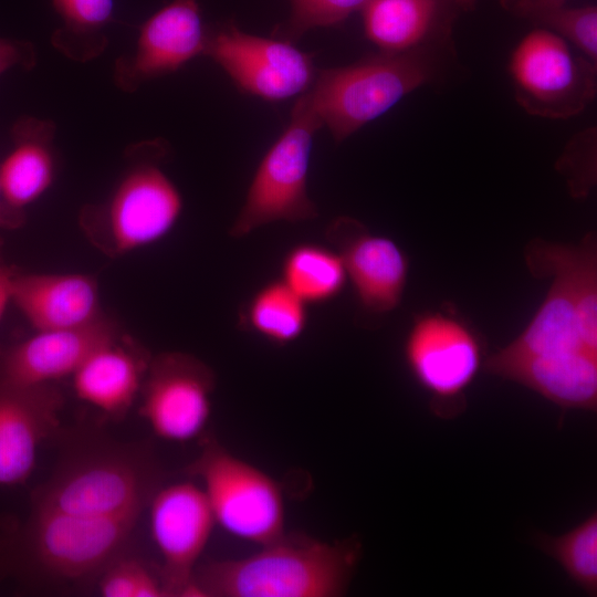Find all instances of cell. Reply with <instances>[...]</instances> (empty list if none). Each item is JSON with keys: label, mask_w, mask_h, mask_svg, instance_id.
Wrapping results in <instances>:
<instances>
[{"label": "cell", "mask_w": 597, "mask_h": 597, "mask_svg": "<svg viewBox=\"0 0 597 597\" xmlns=\"http://www.w3.org/2000/svg\"><path fill=\"white\" fill-rule=\"evenodd\" d=\"M541 306L524 331L489 356L484 369L520 384L564 410L597 409V344L585 336L578 307L597 304V270L585 259L552 265Z\"/></svg>", "instance_id": "obj_1"}, {"label": "cell", "mask_w": 597, "mask_h": 597, "mask_svg": "<svg viewBox=\"0 0 597 597\" xmlns=\"http://www.w3.org/2000/svg\"><path fill=\"white\" fill-rule=\"evenodd\" d=\"M261 547L243 558L197 567L195 597L343 596L362 556L355 537L329 543L284 533Z\"/></svg>", "instance_id": "obj_2"}, {"label": "cell", "mask_w": 597, "mask_h": 597, "mask_svg": "<svg viewBox=\"0 0 597 597\" xmlns=\"http://www.w3.org/2000/svg\"><path fill=\"white\" fill-rule=\"evenodd\" d=\"M146 444L88 441L67 450L33 493L31 512L83 519L139 517L159 486Z\"/></svg>", "instance_id": "obj_3"}, {"label": "cell", "mask_w": 597, "mask_h": 597, "mask_svg": "<svg viewBox=\"0 0 597 597\" xmlns=\"http://www.w3.org/2000/svg\"><path fill=\"white\" fill-rule=\"evenodd\" d=\"M168 149L163 138L129 146L128 165L109 196L82 208L81 230L103 254L126 255L160 241L175 228L184 200L161 167Z\"/></svg>", "instance_id": "obj_4"}, {"label": "cell", "mask_w": 597, "mask_h": 597, "mask_svg": "<svg viewBox=\"0 0 597 597\" xmlns=\"http://www.w3.org/2000/svg\"><path fill=\"white\" fill-rule=\"evenodd\" d=\"M138 517L83 519L30 512L0 540V572L27 579L78 583L125 553Z\"/></svg>", "instance_id": "obj_5"}, {"label": "cell", "mask_w": 597, "mask_h": 597, "mask_svg": "<svg viewBox=\"0 0 597 597\" xmlns=\"http://www.w3.org/2000/svg\"><path fill=\"white\" fill-rule=\"evenodd\" d=\"M434 74L428 48L379 52L350 65L318 70L304 94L322 126L341 143L429 83Z\"/></svg>", "instance_id": "obj_6"}, {"label": "cell", "mask_w": 597, "mask_h": 597, "mask_svg": "<svg viewBox=\"0 0 597 597\" xmlns=\"http://www.w3.org/2000/svg\"><path fill=\"white\" fill-rule=\"evenodd\" d=\"M323 127L303 93L286 128L265 153L248 188L243 205L230 227L234 239L279 221L297 223L318 217L307 190L315 133Z\"/></svg>", "instance_id": "obj_7"}, {"label": "cell", "mask_w": 597, "mask_h": 597, "mask_svg": "<svg viewBox=\"0 0 597 597\" xmlns=\"http://www.w3.org/2000/svg\"><path fill=\"white\" fill-rule=\"evenodd\" d=\"M185 472L201 481L216 523L229 534L262 546L285 533L280 485L216 439H206L199 455Z\"/></svg>", "instance_id": "obj_8"}, {"label": "cell", "mask_w": 597, "mask_h": 597, "mask_svg": "<svg viewBox=\"0 0 597 597\" xmlns=\"http://www.w3.org/2000/svg\"><path fill=\"white\" fill-rule=\"evenodd\" d=\"M507 70L516 102L533 116L567 119L582 113L597 93L596 64L545 28H535L517 42Z\"/></svg>", "instance_id": "obj_9"}, {"label": "cell", "mask_w": 597, "mask_h": 597, "mask_svg": "<svg viewBox=\"0 0 597 597\" xmlns=\"http://www.w3.org/2000/svg\"><path fill=\"white\" fill-rule=\"evenodd\" d=\"M404 358L413 379L430 395L432 410L443 418L464 407V391L484 363L475 332L440 312L415 316L404 343Z\"/></svg>", "instance_id": "obj_10"}, {"label": "cell", "mask_w": 597, "mask_h": 597, "mask_svg": "<svg viewBox=\"0 0 597 597\" xmlns=\"http://www.w3.org/2000/svg\"><path fill=\"white\" fill-rule=\"evenodd\" d=\"M203 55L239 90L270 102L303 94L317 72L313 56L292 42L243 32L233 22L208 31Z\"/></svg>", "instance_id": "obj_11"}, {"label": "cell", "mask_w": 597, "mask_h": 597, "mask_svg": "<svg viewBox=\"0 0 597 597\" xmlns=\"http://www.w3.org/2000/svg\"><path fill=\"white\" fill-rule=\"evenodd\" d=\"M216 377L210 367L184 352L150 358L139 392V415L154 433L171 442L190 441L211 415Z\"/></svg>", "instance_id": "obj_12"}, {"label": "cell", "mask_w": 597, "mask_h": 597, "mask_svg": "<svg viewBox=\"0 0 597 597\" xmlns=\"http://www.w3.org/2000/svg\"><path fill=\"white\" fill-rule=\"evenodd\" d=\"M153 540L160 553L166 596L195 597L197 564L216 524L201 486L184 481L158 488L149 501Z\"/></svg>", "instance_id": "obj_13"}, {"label": "cell", "mask_w": 597, "mask_h": 597, "mask_svg": "<svg viewBox=\"0 0 597 597\" xmlns=\"http://www.w3.org/2000/svg\"><path fill=\"white\" fill-rule=\"evenodd\" d=\"M207 39L198 0H174L143 23L133 50L116 60L114 83L133 93L203 55Z\"/></svg>", "instance_id": "obj_14"}, {"label": "cell", "mask_w": 597, "mask_h": 597, "mask_svg": "<svg viewBox=\"0 0 597 597\" xmlns=\"http://www.w3.org/2000/svg\"><path fill=\"white\" fill-rule=\"evenodd\" d=\"M325 233L343 261L363 310L386 314L397 308L409 273L402 249L394 240L371 233L352 217L335 218Z\"/></svg>", "instance_id": "obj_15"}, {"label": "cell", "mask_w": 597, "mask_h": 597, "mask_svg": "<svg viewBox=\"0 0 597 597\" xmlns=\"http://www.w3.org/2000/svg\"><path fill=\"white\" fill-rule=\"evenodd\" d=\"M119 333L104 316L80 328L35 331L32 336L0 347V390L51 385L72 376L102 344Z\"/></svg>", "instance_id": "obj_16"}, {"label": "cell", "mask_w": 597, "mask_h": 597, "mask_svg": "<svg viewBox=\"0 0 597 597\" xmlns=\"http://www.w3.org/2000/svg\"><path fill=\"white\" fill-rule=\"evenodd\" d=\"M63 396L54 386L0 390V485L23 484L41 443L59 426Z\"/></svg>", "instance_id": "obj_17"}, {"label": "cell", "mask_w": 597, "mask_h": 597, "mask_svg": "<svg viewBox=\"0 0 597 597\" xmlns=\"http://www.w3.org/2000/svg\"><path fill=\"white\" fill-rule=\"evenodd\" d=\"M55 124L23 116L12 129V146L0 163V227L15 229L25 210L52 186L55 177Z\"/></svg>", "instance_id": "obj_18"}, {"label": "cell", "mask_w": 597, "mask_h": 597, "mask_svg": "<svg viewBox=\"0 0 597 597\" xmlns=\"http://www.w3.org/2000/svg\"><path fill=\"white\" fill-rule=\"evenodd\" d=\"M11 302L35 331L85 327L105 316L96 280L83 273L18 271Z\"/></svg>", "instance_id": "obj_19"}, {"label": "cell", "mask_w": 597, "mask_h": 597, "mask_svg": "<svg viewBox=\"0 0 597 597\" xmlns=\"http://www.w3.org/2000/svg\"><path fill=\"white\" fill-rule=\"evenodd\" d=\"M151 356L121 332L71 376L75 395L111 417L124 416L140 392Z\"/></svg>", "instance_id": "obj_20"}, {"label": "cell", "mask_w": 597, "mask_h": 597, "mask_svg": "<svg viewBox=\"0 0 597 597\" xmlns=\"http://www.w3.org/2000/svg\"><path fill=\"white\" fill-rule=\"evenodd\" d=\"M457 9L450 0H368L359 12L379 52L404 53L449 38Z\"/></svg>", "instance_id": "obj_21"}, {"label": "cell", "mask_w": 597, "mask_h": 597, "mask_svg": "<svg viewBox=\"0 0 597 597\" xmlns=\"http://www.w3.org/2000/svg\"><path fill=\"white\" fill-rule=\"evenodd\" d=\"M52 6L61 21L51 36L56 51L80 63L92 61L105 51L113 0H52Z\"/></svg>", "instance_id": "obj_22"}, {"label": "cell", "mask_w": 597, "mask_h": 597, "mask_svg": "<svg viewBox=\"0 0 597 597\" xmlns=\"http://www.w3.org/2000/svg\"><path fill=\"white\" fill-rule=\"evenodd\" d=\"M281 280L308 305L337 297L345 287L347 274L335 250L302 243L293 247L284 256Z\"/></svg>", "instance_id": "obj_23"}, {"label": "cell", "mask_w": 597, "mask_h": 597, "mask_svg": "<svg viewBox=\"0 0 597 597\" xmlns=\"http://www.w3.org/2000/svg\"><path fill=\"white\" fill-rule=\"evenodd\" d=\"M307 304L280 279L259 289L249 301L244 323L268 342L284 346L301 337L307 325Z\"/></svg>", "instance_id": "obj_24"}, {"label": "cell", "mask_w": 597, "mask_h": 597, "mask_svg": "<svg viewBox=\"0 0 597 597\" xmlns=\"http://www.w3.org/2000/svg\"><path fill=\"white\" fill-rule=\"evenodd\" d=\"M535 542L563 567L575 585L588 596L597 595L596 511L562 535L536 534Z\"/></svg>", "instance_id": "obj_25"}, {"label": "cell", "mask_w": 597, "mask_h": 597, "mask_svg": "<svg viewBox=\"0 0 597 597\" xmlns=\"http://www.w3.org/2000/svg\"><path fill=\"white\" fill-rule=\"evenodd\" d=\"M290 17L273 36L294 42L315 28L336 27L363 9L368 0H289Z\"/></svg>", "instance_id": "obj_26"}, {"label": "cell", "mask_w": 597, "mask_h": 597, "mask_svg": "<svg viewBox=\"0 0 597 597\" xmlns=\"http://www.w3.org/2000/svg\"><path fill=\"white\" fill-rule=\"evenodd\" d=\"M541 28L553 31L583 56L597 62V7H567L566 4L544 12L531 20Z\"/></svg>", "instance_id": "obj_27"}, {"label": "cell", "mask_w": 597, "mask_h": 597, "mask_svg": "<svg viewBox=\"0 0 597 597\" xmlns=\"http://www.w3.org/2000/svg\"><path fill=\"white\" fill-rule=\"evenodd\" d=\"M98 588L104 597L166 596L159 576L154 575L142 562L124 555L100 575Z\"/></svg>", "instance_id": "obj_28"}, {"label": "cell", "mask_w": 597, "mask_h": 597, "mask_svg": "<svg viewBox=\"0 0 597 597\" xmlns=\"http://www.w3.org/2000/svg\"><path fill=\"white\" fill-rule=\"evenodd\" d=\"M575 197H585L596 181V128L580 132L569 140L558 163Z\"/></svg>", "instance_id": "obj_29"}, {"label": "cell", "mask_w": 597, "mask_h": 597, "mask_svg": "<svg viewBox=\"0 0 597 597\" xmlns=\"http://www.w3.org/2000/svg\"><path fill=\"white\" fill-rule=\"evenodd\" d=\"M36 64V51L29 41L0 38V75L13 69L31 70Z\"/></svg>", "instance_id": "obj_30"}, {"label": "cell", "mask_w": 597, "mask_h": 597, "mask_svg": "<svg viewBox=\"0 0 597 597\" xmlns=\"http://www.w3.org/2000/svg\"><path fill=\"white\" fill-rule=\"evenodd\" d=\"M567 0H500L501 6L507 12L528 19L565 6Z\"/></svg>", "instance_id": "obj_31"}, {"label": "cell", "mask_w": 597, "mask_h": 597, "mask_svg": "<svg viewBox=\"0 0 597 597\" xmlns=\"http://www.w3.org/2000/svg\"><path fill=\"white\" fill-rule=\"evenodd\" d=\"M18 270L0 260V320L12 297V281Z\"/></svg>", "instance_id": "obj_32"}, {"label": "cell", "mask_w": 597, "mask_h": 597, "mask_svg": "<svg viewBox=\"0 0 597 597\" xmlns=\"http://www.w3.org/2000/svg\"><path fill=\"white\" fill-rule=\"evenodd\" d=\"M450 1H452L459 8V10L461 9L463 11L473 10L476 3V0H450Z\"/></svg>", "instance_id": "obj_33"}, {"label": "cell", "mask_w": 597, "mask_h": 597, "mask_svg": "<svg viewBox=\"0 0 597 597\" xmlns=\"http://www.w3.org/2000/svg\"><path fill=\"white\" fill-rule=\"evenodd\" d=\"M2 245H3V242L0 239V260H2Z\"/></svg>", "instance_id": "obj_34"}]
</instances>
